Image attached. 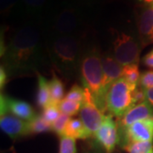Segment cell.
Here are the masks:
<instances>
[{"label":"cell","mask_w":153,"mask_h":153,"mask_svg":"<svg viewBox=\"0 0 153 153\" xmlns=\"http://www.w3.org/2000/svg\"><path fill=\"white\" fill-rule=\"evenodd\" d=\"M1 57H4V66L15 75H24L37 70L43 63L42 35L37 27L25 25L18 28L6 44H1Z\"/></svg>","instance_id":"obj_1"},{"label":"cell","mask_w":153,"mask_h":153,"mask_svg":"<svg viewBox=\"0 0 153 153\" xmlns=\"http://www.w3.org/2000/svg\"><path fill=\"white\" fill-rule=\"evenodd\" d=\"M47 52L52 64L64 76L78 74L84 53L81 36H53L47 44Z\"/></svg>","instance_id":"obj_2"},{"label":"cell","mask_w":153,"mask_h":153,"mask_svg":"<svg viewBox=\"0 0 153 153\" xmlns=\"http://www.w3.org/2000/svg\"><path fill=\"white\" fill-rule=\"evenodd\" d=\"M78 76L82 87L88 90L94 103L100 111H106V90L104 85V71L101 54L98 49L91 48L84 51L79 66Z\"/></svg>","instance_id":"obj_3"},{"label":"cell","mask_w":153,"mask_h":153,"mask_svg":"<svg viewBox=\"0 0 153 153\" xmlns=\"http://www.w3.org/2000/svg\"><path fill=\"white\" fill-rule=\"evenodd\" d=\"M138 87L130 84L123 77L112 83L105 98V107L109 115L119 119L134 106V92Z\"/></svg>","instance_id":"obj_4"},{"label":"cell","mask_w":153,"mask_h":153,"mask_svg":"<svg viewBox=\"0 0 153 153\" xmlns=\"http://www.w3.org/2000/svg\"><path fill=\"white\" fill-rule=\"evenodd\" d=\"M112 55L123 66L139 64L142 48L140 39L134 35L117 30L111 31Z\"/></svg>","instance_id":"obj_5"},{"label":"cell","mask_w":153,"mask_h":153,"mask_svg":"<svg viewBox=\"0 0 153 153\" xmlns=\"http://www.w3.org/2000/svg\"><path fill=\"white\" fill-rule=\"evenodd\" d=\"M84 90L85 97L79 112V118L86 128L88 138H94L95 133L102 124L105 115L94 103L88 90L86 88H84Z\"/></svg>","instance_id":"obj_6"},{"label":"cell","mask_w":153,"mask_h":153,"mask_svg":"<svg viewBox=\"0 0 153 153\" xmlns=\"http://www.w3.org/2000/svg\"><path fill=\"white\" fill-rule=\"evenodd\" d=\"M81 26L80 15L76 10L71 7H66L56 14L52 23L53 36L78 35Z\"/></svg>","instance_id":"obj_7"},{"label":"cell","mask_w":153,"mask_h":153,"mask_svg":"<svg viewBox=\"0 0 153 153\" xmlns=\"http://www.w3.org/2000/svg\"><path fill=\"white\" fill-rule=\"evenodd\" d=\"M94 139L105 153H112L119 143V127L111 115H105Z\"/></svg>","instance_id":"obj_8"},{"label":"cell","mask_w":153,"mask_h":153,"mask_svg":"<svg viewBox=\"0 0 153 153\" xmlns=\"http://www.w3.org/2000/svg\"><path fill=\"white\" fill-rule=\"evenodd\" d=\"M0 116L11 113L22 120L30 122L37 116L33 106L28 102L18 99L10 98L1 94L0 97Z\"/></svg>","instance_id":"obj_9"},{"label":"cell","mask_w":153,"mask_h":153,"mask_svg":"<svg viewBox=\"0 0 153 153\" xmlns=\"http://www.w3.org/2000/svg\"><path fill=\"white\" fill-rule=\"evenodd\" d=\"M136 24L142 48L153 44V6L143 5L137 10Z\"/></svg>","instance_id":"obj_10"},{"label":"cell","mask_w":153,"mask_h":153,"mask_svg":"<svg viewBox=\"0 0 153 153\" xmlns=\"http://www.w3.org/2000/svg\"><path fill=\"white\" fill-rule=\"evenodd\" d=\"M123 130L125 134L124 146L132 142H153V118L136 122Z\"/></svg>","instance_id":"obj_11"},{"label":"cell","mask_w":153,"mask_h":153,"mask_svg":"<svg viewBox=\"0 0 153 153\" xmlns=\"http://www.w3.org/2000/svg\"><path fill=\"white\" fill-rule=\"evenodd\" d=\"M0 128L12 140L29 135L28 122L17 117L11 113L0 116Z\"/></svg>","instance_id":"obj_12"},{"label":"cell","mask_w":153,"mask_h":153,"mask_svg":"<svg viewBox=\"0 0 153 153\" xmlns=\"http://www.w3.org/2000/svg\"><path fill=\"white\" fill-rule=\"evenodd\" d=\"M101 62L104 71V85L106 92L116 81L123 77V67L115 59L112 54L105 53L101 55Z\"/></svg>","instance_id":"obj_13"},{"label":"cell","mask_w":153,"mask_h":153,"mask_svg":"<svg viewBox=\"0 0 153 153\" xmlns=\"http://www.w3.org/2000/svg\"><path fill=\"white\" fill-rule=\"evenodd\" d=\"M147 118H153V108L146 100L141 103L133 106L131 109L119 118L120 121L118 125L125 129L134 123Z\"/></svg>","instance_id":"obj_14"},{"label":"cell","mask_w":153,"mask_h":153,"mask_svg":"<svg viewBox=\"0 0 153 153\" xmlns=\"http://www.w3.org/2000/svg\"><path fill=\"white\" fill-rule=\"evenodd\" d=\"M38 75V93L37 103L43 109L51 104V96L49 90V81L42 74L37 72Z\"/></svg>","instance_id":"obj_15"},{"label":"cell","mask_w":153,"mask_h":153,"mask_svg":"<svg viewBox=\"0 0 153 153\" xmlns=\"http://www.w3.org/2000/svg\"><path fill=\"white\" fill-rule=\"evenodd\" d=\"M49 90L51 96V104L58 105L64 100L65 95V87L63 82L59 76L53 72L52 78L49 80Z\"/></svg>","instance_id":"obj_16"},{"label":"cell","mask_w":153,"mask_h":153,"mask_svg":"<svg viewBox=\"0 0 153 153\" xmlns=\"http://www.w3.org/2000/svg\"><path fill=\"white\" fill-rule=\"evenodd\" d=\"M64 135L74 139H88L86 128L80 118H71L66 125Z\"/></svg>","instance_id":"obj_17"},{"label":"cell","mask_w":153,"mask_h":153,"mask_svg":"<svg viewBox=\"0 0 153 153\" xmlns=\"http://www.w3.org/2000/svg\"><path fill=\"white\" fill-rule=\"evenodd\" d=\"M29 134H37L53 131L52 124L44 119L42 115H37L33 120L28 122Z\"/></svg>","instance_id":"obj_18"},{"label":"cell","mask_w":153,"mask_h":153,"mask_svg":"<svg viewBox=\"0 0 153 153\" xmlns=\"http://www.w3.org/2000/svg\"><path fill=\"white\" fill-rule=\"evenodd\" d=\"M48 0H21L24 11L28 15H38L44 10Z\"/></svg>","instance_id":"obj_19"},{"label":"cell","mask_w":153,"mask_h":153,"mask_svg":"<svg viewBox=\"0 0 153 153\" xmlns=\"http://www.w3.org/2000/svg\"><path fill=\"white\" fill-rule=\"evenodd\" d=\"M123 77L132 85L139 86V81H140V70H139V64L124 66Z\"/></svg>","instance_id":"obj_20"},{"label":"cell","mask_w":153,"mask_h":153,"mask_svg":"<svg viewBox=\"0 0 153 153\" xmlns=\"http://www.w3.org/2000/svg\"><path fill=\"white\" fill-rule=\"evenodd\" d=\"M82 105V103L81 102H75V101H71V100L64 99L60 104L58 105V107L61 113H64L69 117H72L77 114L78 112H80Z\"/></svg>","instance_id":"obj_21"},{"label":"cell","mask_w":153,"mask_h":153,"mask_svg":"<svg viewBox=\"0 0 153 153\" xmlns=\"http://www.w3.org/2000/svg\"><path fill=\"white\" fill-rule=\"evenodd\" d=\"M124 149L128 153H151L153 152V142H132L125 146Z\"/></svg>","instance_id":"obj_22"},{"label":"cell","mask_w":153,"mask_h":153,"mask_svg":"<svg viewBox=\"0 0 153 153\" xmlns=\"http://www.w3.org/2000/svg\"><path fill=\"white\" fill-rule=\"evenodd\" d=\"M59 153H77L76 139L66 135L60 136Z\"/></svg>","instance_id":"obj_23"},{"label":"cell","mask_w":153,"mask_h":153,"mask_svg":"<svg viewBox=\"0 0 153 153\" xmlns=\"http://www.w3.org/2000/svg\"><path fill=\"white\" fill-rule=\"evenodd\" d=\"M85 97V90L84 88L81 87L77 84H74L72 87L70 88V90L67 92L65 96V99L71 101L75 102H81L84 100Z\"/></svg>","instance_id":"obj_24"},{"label":"cell","mask_w":153,"mask_h":153,"mask_svg":"<svg viewBox=\"0 0 153 153\" xmlns=\"http://www.w3.org/2000/svg\"><path fill=\"white\" fill-rule=\"evenodd\" d=\"M70 117L64 113H60L59 117L52 123V128L53 131L59 136H62L65 134L66 125L68 123V122L70 121Z\"/></svg>","instance_id":"obj_25"},{"label":"cell","mask_w":153,"mask_h":153,"mask_svg":"<svg viewBox=\"0 0 153 153\" xmlns=\"http://www.w3.org/2000/svg\"><path fill=\"white\" fill-rule=\"evenodd\" d=\"M60 111L59 110L58 105H56L50 104L48 106H46L45 108L43 109L42 112V117H44L47 122H49V123H53L60 115Z\"/></svg>","instance_id":"obj_26"},{"label":"cell","mask_w":153,"mask_h":153,"mask_svg":"<svg viewBox=\"0 0 153 153\" xmlns=\"http://www.w3.org/2000/svg\"><path fill=\"white\" fill-rule=\"evenodd\" d=\"M139 87L143 90L153 88V70L146 71L140 74Z\"/></svg>","instance_id":"obj_27"},{"label":"cell","mask_w":153,"mask_h":153,"mask_svg":"<svg viewBox=\"0 0 153 153\" xmlns=\"http://www.w3.org/2000/svg\"><path fill=\"white\" fill-rule=\"evenodd\" d=\"M21 0H0V10L2 15H8L20 3Z\"/></svg>","instance_id":"obj_28"},{"label":"cell","mask_w":153,"mask_h":153,"mask_svg":"<svg viewBox=\"0 0 153 153\" xmlns=\"http://www.w3.org/2000/svg\"><path fill=\"white\" fill-rule=\"evenodd\" d=\"M9 76H10V72L7 70V68L4 65H1L0 66V88L1 90H3V88L5 86Z\"/></svg>","instance_id":"obj_29"},{"label":"cell","mask_w":153,"mask_h":153,"mask_svg":"<svg viewBox=\"0 0 153 153\" xmlns=\"http://www.w3.org/2000/svg\"><path fill=\"white\" fill-rule=\"evenodd\" d=\"M142 62L146 67L153 69V49L143 57Z\"/></svg>","instance_id":"obj_30"},{"label":"cell","mask_w":153,"mask_h":153,"mask_svg":"<svg viewBox=\"0 0 153 153\" xmlns=\"http://www.w3.org/2000/svg\"><path fill=\"white\" fill-rule=\"evenodd\" d=\"M145 95H146V100L153 108V88L145 90Z\"/></svg>","instance_id":"obj_31"},{"label":"cell","mask_w":153,"mask_h":153,"mask_svg":"<svg viewBox=\"0 0 153 153\" xmlns=\"http://www.w3.org/2000/svg\"><path fill=\"white\" fill-rule=\"evenodd\" d=\"M144 6H153V0H138Z\"/></svg>","instance_id":"obj_32"},{"label":"cell","mask_w":153,"mask_h":153,"mask_svg":"<svg viewBox=\"0 0 153 153\" xmlns=\"http://www.w3.org/2000/svg\"><path fill=\"white\" fill-rule=\"evenodd\" d=\"M60 1H64V2H68V1H71V0H60Z\"/></svg>","instance_id":"obj_33"},{"label":"cell","mask_w":153,"mask_h":153,"mask_svg":"<svg viewBox=\"0 0 153 153\" xmlns=\"http://www.w3.org/2000/svg\"><path fill=\"white\" fill-rule=\"evenodd\" d=\"M83 153H88V152H83Z\"/></svg>","instance_id":"obj_34"},{"label":"cell","mask_w":153,"mask_h":153,"mask_svg":"<svg viewBox=\"0 0 153 153\" xmlns=\"http://www.w3.org/2000/svg\"><path fill=\"white\" fill-rule=\"evenodd\" d=\"M151 153H153V152H151Z\"/></svg>","instance_id":"obj_35"},{"label":"cell","mask_w":153,"mask_h":153,"mask_svg":"<svg viewBox=\"0 0 153 153\" xmlns=\"http://www.w3.org/2000/svg\"><path fill=\"white\" fill-rule=\"evenodd\" d=\"M89 1H92V0H89Z\"/></svg>","instance_id":"obj_36"}]
</instances>
